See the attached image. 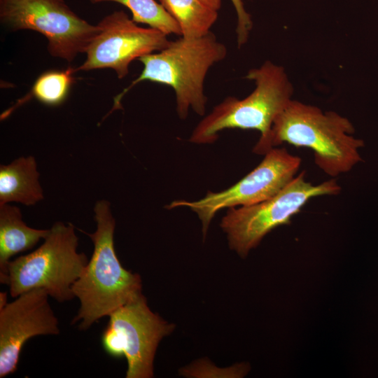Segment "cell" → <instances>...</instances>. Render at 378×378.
Returning <instances> with one entry per match:
<instances>
[{"mask_svg":"<svg viewBox=\"0 0 378 378\" xmlns=\"http://www.w3.org/2000/svg\"><path fill=\"white\" fill-rule=\"evenodd\" d=\"M341 190L334 178L314 185L306 181L302 172L274 196L255 204L228 209L220 227L229 247L245 258L272 230L289 224L311 199L337 195Z\"/></svg>","mask_w":378,"mask_h":378,"instance_id":"cell-6","label":"cell"},{"mask_svg":"<svg viewBox=\"0 0 378 378\" xmlns=\"http://www.w3.org/2000/svg\"><path fill=\"white\" fill-rule=\"evenodd\" d=\"M49 229L30 227L22 220L20 209L9 204L0 205V272L10 258L32 248L43 239Z\"/></svg>","mask_w":378,"mask_h":378,"instance_id":"cell-13","label":"cell"},{"mask_svg":"<svg viewBox=\"0 0 378 378\" xmlns=\"http://www.w3.org/2000/svg\"><path fill=\"white\" fill-rule=\"evenodd\" d=\"M7 293L1 292L0 293V309L5 307L7 302Z\"/></svg>","mask_w":378,"mask_h":378,"instance_id":"cell-19","label":"cell"},{"mask_svg":"<svg viewBox=\"0 0 378 378\" xmlns=\"http://www.w3.org/2000/svg\"><path fill=\"white\" fill-rule=\"evenodd\" d=\"M227 54L225 44L210 31L195 38L183 36L169 41L162 50L138 59L144 65L139 76L115 98L112 111L120 108L123 97L138 83L148 80L170 86L176 97L178 116L186 119L192 109L204 115L207 98L204 91L206 74Z\"/></svg>","mask_w":378,"mask_h":378,"instance_id":"cell-2","label":"cell"},{"mask_svg":"<svg viewBox=\"0 0 378 378\" xmlns=\"http://www.w3.org/2000/svg\"><path fill=\"white\" fill-rule=\"evenodd\" d=\"M100 31L88 46L86 59L75 71L97 69H113L118 78L127 76L130 63L164 49L167 35L136 24L123 10L114 11L97 24Z\"/></svg>","mask_w":378,"mask_h":378,"instance_id":"cell-10","label":"cell"},{"mask_svg":"<svg viewBox=\"0 0 378 378\" xmlns=\"http://www.w3.org/2000/svg\"><path fill=\"white\" fill-rule=\"evenodd\" d=\"M75 69L49 70L41 74L34 82L31 90L10 108L6 110L1 119L7 118L15 109L32 97L48 106H57L66 99L74 81Z\"/></svg>","mask_w":378,"mask_h":378,"instance_id":"cell-15","label":"cell"},{"mask_svg":"<svg viewBox=\"0 0 378 378\" xmlns=\"http://www.w3.org/2000/svg\"><path fill=\"white\" fill-rule=\"evenodd\" d=\"M245 78L253 80L255 88L247 97H227L196 125L189 141L210 144L225 129L254 130L260 136L253 152L265 155L276 117L293 99V87L284 69L270 60L260 67L248 70Z\"/></svg>","mask_w":378,"mask_h":378,"instance_id":"cell-3","label":"cell"},{"mask_svg":"<svg viewBox=\"0 0 378 378\" xmlns=\"http://www.w3.org/2000/svg\"><path fill=\"white\" fill-rule=\"evenodd\" d=\"M237 16L236 27L237 47L240 48L247 42L253 27L251 15L246 10L242 0H231Z\"/></svg>","mask_w":378,"mask_h":378,"instance_id":"cell-17","label":"cell"},{"mask_svg":"<svg viewBox=\"0 0 378 378\" xmlns=\"http://www.w3.org/2000/svg\"><path fill=\"white\" fill-rule=\"evenodd\" d=\"M349 120L335 111L292 99L274 119L269 139L271 150L284 143L312 150L314 162L335 178L361 161L362 139L353 136Z\"/></svg>","mask_w":378,"mask_h":378,"instance_id":"cell-4","label":"cell"},{"mask_svg":"<svg viewBox=\"0 0 378 378\" xmlns=\"http://www.w3.org/2000/svg\"><path fill=\"white\" fill-rule=\"evenodd\" d=\"M0 20L12 31L39 32L48 50L71 62L87 48L100 29L79 17L64 0H0Z\"/></svg>","mask_w":378,"mask_h":378,"instance_id":"cell-7","label":"cell"},{"mask_svg":"<svg viewBox=\"0 0 378 378\" xmlns=\"http://www.w3.org/2000/svg\"><path fill=\"white\" fill-rule=\"evenodd\" d=\"M92 4L115 2L127 7L136 23L148 24L164 34L181 36L180 27L163 6L155 0H89Z\"/></svg>","mask_w":378,"mask_h":378,"instance_id":"cell-16","label":"cell"},{"mask_svg":"<svg viewBox=\"0 0 378 378\" xmlns=\"http://www.w3.org/2000/svg\"><path fill=\"white\" fill-rule=\"evenodd\" d=\"M37 164L32 155L0 166V205L18 202L33 206L43 199Z\"/></svg>","mask_w":378,"mask_h":378,"instance_id":"cell-12","label":"cell"},{"mask_svg":"<svg viewBox=\"0 0 378 378\" xmlns=\"http://www.w3.org/2000/svg\"><path fill=\"white\" fill-rule=\"evenodd\" d=\"M108 317L102 336L104 351L112 357L126 358V378L153 377L158 344L175 326L153 312L144 295L119 307Z\"/></svg>","mask_w":378,"mask_h":378,"instance_id":"cell-8","label":"cell"},{"mask_svg":"<svg viewBox=\"0 0 378 378\" xmlns=\"http://www.w3.org/2000/svg\"><path fill=\"white\" fill-rule=\"evenodd\" d=\"M301 162L300 157L285 148H273L256 167L231 187L217 192L209 191L199 200H175L165 208H190L202 221L205 237L218 211L255 204L274 196L297 176Z\"/></svg>","mask_w":378,"mask_h":378,"instance_id":"cell-9","label":"cell"},{"mask_svg":"<svg viewBox=\"0 0 378 378\" xmlns=\"http://www.w3.org/2000/svg\"><path fill=\"white\" fill-rule=\"evenodd\" d=\"M96 230L83 231L92 240L94 250L72 291L80 308L72 324L85 330L104 316L142 295L141 279L124 268L116 255L113 235L115 221L109 202L102 200L94 207Z\"/></svg>","mask_w":378,"mask_h":378,"instance_id":"cell-1","label":"cell"},{"mask_svg":"<svg viewBox=\"0 0 378 378\" xmlns=\"http://www.w3.org/2000/svg\"><path fill=\"white\" fill-rule=\"evenodd\" d=\"M178 24L181 36H203L211 31L218 19V10L201 0H158Z\"/></svg>","mask_w":378,"mask_h":378,"instance_id":"cell-14","label":"cell"},{"mask_svg":"<svg viewBox=\"0 0 378 378\" xmlns=\"http://www.w3.org/2000/svg\"><path fill=\"white\" fill-rule=\"evenodd\" d=\"M212 8L218 10L221 7V0H201Z\"/></svg>","mask_w":378,"mask_h":378,"instance_id":"cell-18","label":"cell"},{"mask_svg":"<svg viewBox=\"0 0 378 378\" xmlns=\"http://www.w3.org/2000/svg\"><path fill=\"white\" fill-rule=\"evenodd\" d=\"M78 245L73 224L56 222L38 248L9 261L0 272V282L14 298L40 288L59 302L69 301L75 298L73 285L88 262L85 253L78 252Z\"/></svg>","mask_w":378,"mask_h":378,"instance_id":"cell-5","label":"cell"},{"mask_svg":"<svg viewBox=\"0 0 378 378\" xmlns=\"http://www.w3.org/2000/svg\"><path fill=\"white\" fill-rule=\"evenodd\" d=\"M49 297L43 289L31 290L0 309V378L15 372L22 349L30 338L59 333Z\"/></svg>","mask_w":378,"mask_h":378,"instance_id":"cell-11","label":"cell"}]
</instances>
